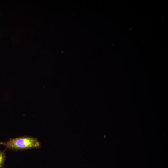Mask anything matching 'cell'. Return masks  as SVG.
Wrapping results in <instances>:
<instances>
[{
	"instance_id": "obj_1",
	"label": "cell",
	"mask_w": 168,
	"mask_h": 168,
	"mask_svg": "<svg viewBox=\"0 0 168 168\" xmlns=\"http://www.w3.org/2000/svg\"><path fill=\"white\" fill-rule=\"evenodd\" d=\"M2 145L6 150L15 151L39 148L41 147L40 143L36 138L29 136L10 138L3 142Z\"/></svg>"
},
{
	"instance_id": "obj_2",
	"label": "cell",
	"mask_w": 168,
	"mask_h": 168,
	"mask_svg": "<svg viewBox=\"0 0 168 168\" xmlns=\"http://www.w3.org/2000/svg\"><path fill=\"white\" fill-rule=\"evenodd\" d=\"M5 150H0V168H5L4 165L6 158Z\"/></svg>"
},
{
	"instance_id": "obj_3",
	"label": "cell",
	"mask_w": 168,
	"mask_h": 168,
	"mask_svg": "<svg viewBox=\"0 0 168 168\" xmlns=\"http://www.w3.org/2000/svg\"><path fill=\"white\" fill-rule=\"evenodd\" d=\"M3 142H0V145H3Z\"/></svg>"
}]
</instances>
